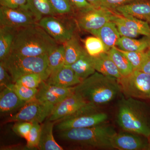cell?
Wrapping results in <instances>:
<instances>
[{
    "label": "cell",
    "instance_id": "obj_13",
    "mask_svg": "<svg viewBox=\"0 0 150 150\" xmlns=\"http://www.w3.org/2000/svg\"><path fill=\"white\" fill-rule=\"evenodd\" d=\"M74 86L66 88L52 85L43 81L38 87L35 98L55 106L74 93Z\"/></svg>",
    "mask_w": 150,
    "mask_h": 150
},
{
    "label": "cell",
    "instance_id": "obj_1",
    "mask_svg": "<svg viewBox=\"0 0 150 150\" xmlns=\"http://www.w3.org/2000/svg\"><path fill=\"white\" fill-rule=\"evenodd\" d=\"M58 45L37 23L17 30L11 54L29 57L48 55Z\"/></svg>",
    "mask_w": 150,
    "mask_h": 150
},
{
    "label": "cell",
    "instance_id": "obj_42",
    "mask_svg": "<svg viewBox=\"0 0 150 150\" xmlns=\"http://www.w3.org/2000/svg\"><path fill=\"white\" fill-rule=\"evenodd\" d=\"M94 7H98L100 0H87Z\"/></svg>",
    "mask_w": 150,
    "mask_h": 150
},
{
    "label": "cell",
    "instance_id": "obj_19",
    "mask_svg": "<svg viewBox=\"0 0 150 150\" xmlns=\"http://www.w3.org/2000/svg\"><path fill=\"white\" fill-rule=\"evenodd\" d=\"M91 57L94 68L96 71L117 79L122 77L117 67L106 52Z\"/></svg>",
    "mask_w": 150,
    "mask_h": 150
},
{
    "label": "cell",
    "instance_id": "obj_21",
    "mask_svg": "<svg viewBox=\"0 0 150 150\" xmlns=\"http://www.w3.org/2000/svg\"><path fill=\"white\" fill-rule=\"evenodd\" d=\"M70 66L81 81L96 71L94 68L91 56L86 51Z\"/></svg>",
    "mask_w": 150,
    "mask_h": 150
},
{
    "label": "cell",
    "instance_id": "obj_28",
    "mask_svg": "<svg viewBox=\"0 0 150 150\" xmlns=\"http://www.w3.org/2000/svg\"><path fill=\"white\" fill-rule=\"evenodd\" d=\"M47 56L48 69L50 76L65 65L64 44L56 46Z\"/></svg>",
    "mask_w": 150,
    "mask_h": 150
},
{
    "label": "cell",
    "instance_id": "obj_20",
    "mask_svg": "<svg viewBox=\"0 0 150 150\" xmlns=\"http://www.w3.org/2000/svg\"><path fill=\"white\" fill-rule=\"evenodd\" d=\"M56 121L47 120L41 126V133L38 148L41 150H63L57 143L53 135V128Z\"/></svg>",
    "mask_w": 150,
    "mask_h": 150
},
{
    "label": "cell",
    "instance_id": "obj_30",
    "mask_svg": "<svg viewBox=\"0 0 150 150\" xmlns=\"http://www.w3.org/2000/svg\"><path fill=\"white\" fill-rule=\"evenodd\" d=\"M43 81L41 75L32 73L22 76L17 80L15 83L20 84L30 88H38Z\"/></svg>",
    "mask_w": 150,
    "mask_h": 150
},
{
    "label": "cell",
    "instance_id": "obj_15",
    "mask_svg": "<svg viewBox=\"0 0 150 150\" xmlns=\"http://www.w3.org/2000/svg\"><path fill=\"white\" fill-rule=\"evenodd\" d=\"M45 81L49 84L67 88L77 85L81 81L77 76L71 66L64 65L51 74Z\"/></svg>",
    "mask_w": 150,
    "mask_h": 150
},
{
    "label": "cell",
    "instance_id": "obj_24",
    "mask_svg": "<svg viewBox=\"0 0 150 150\" xmlns=\"http://www.w3.org/2000/svg\"><path fill=\"white\" fill-rule=\"evenodd\" d=\"M65 65L71 66L75 63L86 50L81 47L77 38L74 35L64 43Z\"/></svg>",
    "mask_w": 150,
    "mask_h": 150
},
{
    "label": "cell",
    "instance_id": "obj_39",
    "mask_svg": "<svg viewBox=\"0 0 150 150\" xmlns=\"http://www.w3.org/2000/svg\"><path fill=\"white\" fill-rule=\"evenodd\" d=\"M1 6L8 8H28L27 0H0Z\"/></svg>",
    "mask_w": 150,
    "mask_h": 150
},
{
    "label": "cell",
    "instance_id": "obj_33",
    "mask_svg": "<svg viewBox=\"0 0 150 150\" xmlns=\"http://www.w3.org/2000/svg\"><path fill=\"white\" fill-rule=\"evenodd\" d=\"M30 131L27 141V147L28 149L38 147L41 133V126L39 123L33 122Z\"/></svg>",
    "mask_w": 150,
    "mask_h": 150
},
{
    "label": "cell",
    "instance_id": "obj_16",
    "mask_svg": "<svg viewBox=\"0 0 150 150\" xmlns=\"http://www.w3.org/2000/svg\"><path fill=\"white\" fill-rule=\"evenodd\" d=\"M14 83L11 84L1 91L0 111L1 113L12 112L22 107L25 102L22 100L14 88Z\"/></svg>",
    "mask_w": 150,
    "mask_h": 150
},
{
    "label": "cell",
    "instance_id": "obj_40",
    "mask_svg": "<svg viewBox=\"0 0 150 150\" xmlns=\"http://www.w3.org/2000/svg\"><path fill=\"white\" fill-rule=\"evenodd\" d=\"M69 1L72 7L80 10L81 11L94 7L87 0H69Z\"/></svg>",
    "mask_w": 150,
    "mask_h": 150
},
{
    "label": "cell",
    "instance_id": "obj_22",
    "mask_svg": "<svg viewBox=\"0 0 150 150\" xmlns=\"http://www.w3.org/2000/svg\"><path fill=\"white\" fill-rule=\"evenodd\" d=\"M116 46L119 49L128 51H146L150 46V37L144 36L139 39L121 36Z\"/></svg>",
    "mask_w": 150,
    "mask_h": 150
},
{
    "label": "cell",
    "instance_id": "obj_11",
    "mask_svg": "<svg viewBox=\"0 0 150 150\" xmlns=\"http://www.w3.org/2000/svg\"><path fill=\"white\" fill-rule=\"evenodd\" d=\"M37 24L58 43L64 44L74 35L72 28L56 16L44 17Z\"/></svg>",
    "mask_w": 150,
    "mask_h": 150
},
{
    "label": "cell",
    "instance_id": "obj_6",
    "mask_svg": "<svg viewBox=\"0 0 150 150\" xmlns=\"http://www.w3.org/2000/svg\"><path fill=\"white\" fill-rule=\"evenodd\" d=\"M118 79L121 91L127 97L136 99L150 98V74L134 70L130 74Z\"/></svg>",
    "mask_w": 150,
    "mask_h": 150
},
{
    "label": "cell",
    "instance_id": "obj_12",
    "mask_svg": "<svg viewBox=\"0 0 150 150\" xmlns=\"http://www.w3.org/2000/svg\"><path fill=\"white\" fill-rule=\"evenodd\" d=\"M108 118L104 112H88L58 122L56 129L62 131L67 129L87 128L102 124Z\"/></svg>",
    "mask_w": 150,
    "mask_h": 150
},
{
    "label": "cell",
    "instance_id": "obj_7",
    "mask_svg": "<svg viewBox=\"0 0 150 150\" xmlns=\"http://www.w3.org/2000/svg\"><path fill=\"white\" fill-rule=\"evenodd\" d=\"M54 107L53 105L35 98L25 103L18 112L9 118L8 121L41 123L51 115Z\"/></svg>",
    "mask_w": 150,
    "mask_h": 150
},
{
    "label": "cell",
    "instance_id": "obj_3",
    "mask_svg": "<svg viewBox=\"0 0 150 150\" xmlns=\"http://www.w3.org/2000/svg\"><path fill=\"white\" fill-rule=\"evenodd\" d=\"M117 121L126 132L150 137L149 112L146 105L138 99L127 97L119 101Z\"/></svg>",
    "mask_w": 150,
    "mask_h": 150
},
{
    "label": "cell",
    "instance_id": "obj_29",
    "mask_svg": "<svg viewBox=\"0 0 150 150\" xmlns=\"http://www.w3.org/2000/svg\"><path fill=\"white\" fill-rule=\"evenodd\" d=\"M86 51L91 56H95L106 52L104 44L100 38L96 36H89L84 41Z\"/></svg>",
    "mask_w": 150,
    "mask_h": 150
},
{
    "label": "cell",
    "instance_id": "obj_14",
    "mask_svg": "<svg viewBox=\"0 0 150 150\" xmlns=\"http://www.w3.org/2000/svg\"><path fill=\"white\" fill-rule=\"evenodd\" d=\"M138 134L131 132H116L111 139L112 149L121 150L148 149V143Z\"/></svg>",
    "mask_w": 150,
    "mask_h": 150
},
{
    "label": "cell",
    "instance_id": "obj_32",
    "mask_svg": "<svg viewBox=\"0 0 150 150\" xmlns=\"http://www.w3.org/2000/svg\"><path fill=\"white\" fill-rule=\"evenodd\" d=\"M14 88L20 98L26 102L34 99L38 91V88L27 87L17 83H14Z\"/></svg>",
    "mask_w": 150,
    "mask_h": 150
},
{
    "label": "cell",
    "instance_id": "obj_31",
    "mask_svg": "<svg viewBox=\"0 0 150 150\" xmlns=\"http://www.w3.org/2000/svg\"><path fill=\"white\" fill-rule=\"evenodd\" d=\"M118 49L129 60L134 71L139 70L144 60L146 51H123L119 48Z\"/></svg>",
    "mask_w": 150,
    "mask_h": 150
},
{
    "label": "cell",
    "instance_id": "obj_27",
    "mask_svg": "<svg viewBox=\"0 0 150 150\" xmlns=\"http://www.w3.org/2000/svg\"><path fill=\"white\" fill-rule=\"evenodd\" d=\"M118 19L126 26L139 33L140 35L150 37V26L148 22L130 15H117Z\"/></svg>",
    "mask_w": 150,
    "mask_h": 150
},
{
    "label": "cell",
    "instance_id": "obj_4",
    "mask_svg": "<svg viewBox=\"0 0 150 150\" xmlns=\"http://www.w3.org/2000/svg\"><path fill=\"white\" fill-rule=\"evenodd\" d=\"M116 133L110 126L102 124L61 131V139L81 146L98 149H112L111 139Z\"/></svg>",
    "mask_w": 150,
    "mask_h": 150
},
{
    "label": "cell",
    "instance_id": "obj_43",
    "mask_svg": "<svg viewBox=\"0 0 150 150\" xmlns=\"http://www.w3.org/2000/svg\"><path fill=\"white\" fill-rule=\"evenodd\" d=\"M148 149L150 150V137H149V142L148 143Z\"/></svg>",
    "mask_w": 150,
    "mask_h": 150
},
{
    "label": "cell",
    "instance_id": "obj_37",
    "mask_svg": "<svg viewBox=\"0 0 150 150\" xmlns=\"http://www.w3.org/2000/svg\"><path fill=\"white\" fill-rule=\"evenodd\" d=\"M143 0H100L98 7L101 6L110 10L115 9L118 7Z\"/></svg>",
    "mask_w": 150,
    "mask_h": 150
},
{
    "label": "cell",
    "instance_id": "obj_44",
    "mask_svg": "<svg viewBox=\"0 0 150 150\" xmlns=\"http://www.w3.org/2000/svg\"><path fill=\"white\" fill-rule=\"evenodd\" d=\"M149 25H150V23H149Z\"/></svg>",
    "mask_w": 150,
    "mask_h": 150
},
{
    "label": "cell",
    "instance_id": "obj_9",
    "mask_svg": "<svg viewBox=\"0 0 150 150\" xmlns=\"http://www.w3.org/2000/svg\"><path fill=\"white\" fill-rule=\"evenodd\" d=\"M38 21L34 14L29 9L0 8V25L21 29L37 24Z\"/></svg>",
    "mask_w": 150,
    "mask_h": 150
},
{
    "label": "cell",
    "instance_id": "obj_8",
    "mask_svg": "<svg viewBox=\"0 0 150 150\" xmlns=\"http://www.w3.org/2000/svg\"><path fill=\"white\" fill-rule=\"evenodd\" d=\"M91 105L74 93L54 106L48 120L58 122L69 119L85 112Z\"/></svg>",
    "mask_w": 150,
    "mask_h": 150
},
{
    "label": "cell",
    "instance_id": "obj_26",
    "mask_svg": "<svg viewBox=\"0 0 150 150\" xmlns=\"http://www.w3.org/2000/svg\"><path fill=\"white\" fill-rule=\"evenodd\" d=\"M27 1L28 7L38 21L44 17L57 16L49 0H27Z\"/></svg>",
    "mask_w": 150,
    "mask_h": 150
},
{
    "label": "cell",
    "instance_id": "obj_25",
    "mask_svg": "<svg viewBox=\"0 0 150 150\" xmlns=\"http://www.w3.org/2000/svg\"><path fill=\"white\" fill-rule=\"evenodd\" d=\"M106 53L114 63L122 76H125L133 71V67L126 56L118 48L113 47Z\"/></svg>",
    "mask_w": 150,
    "mask_h": 150
},
{
    "label": "cell",
    "instance_id": "obj_2",
    "mask_svg": "<svg viewBox=\"0 0 150 150\" xmlns=\"http://www.w3.org/2000/svg\"><path fill=\"white\" fill-rule=\"evenodd\" d=\"M121 91L117 79L97 71L75 86L74 89L85 101L96 106L111 102Z\"/></svg>",
    "mask_w": 150,
    "mask_h": 150
},
{
    "label": "cell",
    "instance_id": "obj_38",
    "mask_svg": "<svg viewBox=\"0 0 150 150\" xmlns=\"http://www.w3.org/2000/svg\"><path fill=\"white\" fill-rule=\"evenodd\" d=\"M13 83L12 78L3 61L0 62V88L2 90L6 87Z\"/></svg>",
    "mask_w": 150,
    "mask_h": 150
},
{
    "label": "cell",
    "instance_id": "obj_41",
    "mask_svg": "<svg viewBox=\"0 0 150 150\" xmlns=\"http://www.w3.org/2000/svg\"><path fill=\"white\" fill-rule=\"evenodd\" d=\"M139 71L150 74V46L146 50V56Z\"/></svg>",
    "mask_w": 150,
    "mask_h": 150
},
{
    "label": "cell",
    "instance_id": "obj_35",
    "mask_svg": "<svg viewBox=\"0 0 150 150\" xmlns=\"http://www.w3.org/2000/svg\"><path fill=\"white\" fill-rule=\"evenodd\" d=\"M112 21L115 23L119 34L121 36L134 38L140 35L138 33L135 32L126 26L118 19L117 14H115V17Z\"/></svg>",
    "mask_w": 150,
    "mask_h": 150
},
{
    "label": "cell",
    "instance_id": "obj_23",
    "mask_svg": "<svg viewBox=\"0 0 150 150\" xmlns=\"http://www.w3.org/2000/svg\"><path fill=\"white\" fill-rule=\"evenodd\" d=\"M17 30L11 28L1 27L0 61H4L10 54Z\"/></svg>",
    "mask_w": 150,
    "mask_h": 150
},
{
    "label": "cell",
    "instance_id": "obj_36",
    "mask_svg": "<svg viewBox=\"0 0 150 150\" xmlns=\"http://www.w3.org/2000/svg\"><path fill=\"white\" fill-rule=\"evenodd\" d=\"M32 125V123L27 121L16 122L13 127V131L18 136L26 140Z\"/></svg>",
    "mask_w": 150,
    "mask_h": 150
},
{
    "label": "cell",
    "instance_id": "obj_17",
    "mask_svg": "<svg viewBox=\"0 0 150 150\" xmlns=\"http://www.w3.org/2000/svg\"><path fill=\"white\" fill-rule=\"evenodd\" d=\"M90 33L101 40L104 44L106 52L115 47L121 37L116 25L112 21L108 22L101 28L91 31Z\"/></svg>",
    "mask_w": 150,
    "mask_h": 150
},
{
    "label": "cell",
    "instance_id": "obj_18",
    "mask_svg": "<svg viewBox=\"0 0 150 150\" xmlns=\"http://www.w3.org/2000/svg\"><path fill=\"white\" fill-rule=\"evenodd\" d=\"M123 15H130L150 23V3L144 0L118 7L115 9Z\"/></svg>",
    "mask_w": 150,
    "mask_h": 150
},
{
    "label": "cell",
    "instance_id": "obj_34",
    "mask_svg": "<svg viewBox=\"0 0 150 150\" xmlns=\"http://www.w3.org/2000/svg\"><path fill=\"white\" fill-rule=\"evenodd\" d=\"M56 15L67 14L72 11V6L69 0H49Z\"/></svg>",
    "mask_w": 150,
    "mask_h": 150
},
{
    "label": "cell",
    "instance_id": "obj_10",
    "mask_svg": "<svg viewBox=\"0 0 150 150\" xmlns=\"http://www.w3.org/2000/svg\"><path fill=\"white\" fill-rule=\"evenodd\" d=\"M115 14L103 7H94L82 11L78 20L79 27L90 33L101 28L108 22L112 21Z\"/></svg>",
    "mask_w": 150,
    "mask_h": 150
},
{
    "label": "cell",
    "instance_id": "obj_5",
    "mask_svg": "<svg viewBox=\"0 0 150 150\" xmlns=\"http://www.w3.org/2000/svg\"><path fill=\"white\" fill-rule=\"evenodd\" d=\"M3 62L12 78L13 83L22 76L27 74H39L42 76L44 81L50 76L47 55L29 57L10 54Z\"/></svg>",
    "mask_w": 150,
    "mask_h": 150
}]
</instances>
